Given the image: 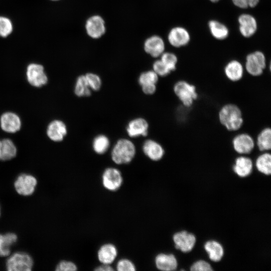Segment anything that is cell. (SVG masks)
Returning <instances> with one entry per match:
<instances>
[{
    "mask_svg": "<svg viewBox=\"0 0 271 271\" xmlns=\"http://www.w3.org/2000/svg\"><path fill=\"white\" fill-rule=\"evenodd\" d=\"M218 117L220 124L229 131L238 130L244 123L241 108L233 103H227L221 106L219 110Z\"/></svg>",
    "mask_w": 271,
    "mask_h": 271,
    "instance_id": "obj_1",
    "label": "cell"
},
{
    "mask_svg": "<svg viewBox=\"0 0 271 271\" xmlns=\"http://www.w3.org/2000/svg\"><path fill=\"white\" fill-rule=\"evenodd\" d=\"M136 148L133 143L129 139L118 140L111 152V158L116 164L122 165L130 163L134 158Z\"/></svg>",
    "mask_w": 271,
    "mask_h": 271,
    "instance_id": "obj_2",
    "label": "cell"
},
{
    "mask_svg": "<svg viewBox=\"0 0 271 271\" xmlns=\"http://www.w3.org/2000/svg\"><path fill=\"white\" fill-rule=\"evenodd\" d=\"M173 90L179 101L186 107L192 106L198 97L196 86L185 80L175 82Z\"/></svg>",
    "mask_w": 271,
    "mask_h": 271,
    "instance_id": "obj_3",
    "label": "cell"
},
{
    "mask_svg": "<svg viewBox=\"0 0 271 271\" xmlns=\"http://www.w3.org/2000/svg\"><path fill=\"white\" fill-rule=\"evenodd\" d=\"M6 265L8 271H30L33 267L34 261L28 253L19 251L9 256Z\"/></svg>",
    "mask_w": 271,
    "mask_h": 271,
    "instance_id": "obj_4",
    "label": "cell"
},
{
    "mask_svg": "<svg viewBox=\"0 0 271 271\" xmlns=\"http://www.w3.org/2000/svg\"><path fill=\"white\" fill-rule=\"evenodd\" d=\"M266 66V58L263 52L256 51L247 55L244 68L251 76L258 77L261 75Z\"/></svg>",
    "mask_w": 271,
    "mask_h": 271,
    "instance_id": "obj_5",
    "label": "cell"
},
{
    "mask_svg": "<svg viewBox=\"0 0 271 271\" xmlns=\"http://www.w3.org/2000/svg\"><path fill=\"white\" fill-rule=\"evenodd\" d=\"M231 146L236 153L244 155L250 154L253 150L255 142L251 135L247 132H242L232 138Z\"/></svg>",
    "mask_w": 271,
    "mask_h": 271,
    "instance_id": "obj_6",
    "label": "cell"
},
{
    "mask_svg": "<svg viewBox=\"0 0 271 271\" xmlns=\"http://www.w3.org/2000/svg\"><path fill=\"white\" fill-rule=\"evenodd\" d=\"M85 29L87 35L93 39L101 38L106 33V28L104 19L99 15L89 17L86 21Z\"/></svg>",
    "mask_w": 271,
    "mask_h": 271,
    "instance_id": "obj_7",
    "label": "cell"
},
{
    "mask_svg": "<svg viewBox=\"0 0 271 271\" xmlns=\"http://www.w3.org/2000/svg\"><path fill=\"white\" fill-rule=\"evenodd\" d=\"M37 183V180L34 176L22 174L15 180L14 187L18 194L28 196L34 193Z\"/></svg>",
    "mask_w": 271,
    "mask_h": 271,
    "instance_id": "obj_8",
    "label": "cell"
},
{
    "mask_svg": "<svg viewBox=\"0 0 271 271\" xmlns=\"http://www.w3.org/2000/svg\"><path fill=\"white\" fill-rule=\"evenodd\" d=\"M122 182V176L118 169L108 167L103 171L102 175V183L106 189L110 191H115L121 187Z\"/></svg>",
    "mask_w": 271,
    "mask_h": 271,
    "instance_id": "obj_9",
    "label": "cell"
},
{
    "mask_svg": "<svg viewBox=\"0 0 271 271\" xmlns=\"http://www.w3.org/2000/svg\"><path fill=\"white\" fill-rule=\"evenodd\" d=\"M27 77L29 83L33 86L41 87L47 82V77L42 65L31 63L27 68Z\"/></svg>",
    "mask_w": 271,
    "mask_h": 271,
    "instance_id": "obj_10",
    "label": "cell"
},
{
    "mask_svg": "<svg viewBox=\"0 0 271 271\" xmlns=\"http://www.w3.org/2000/svg\"><path fill=\"white\" fill-rule=\"evenodd\" d=\"M169 43L174 47L180 48L187 45L191 39L188 30L181 26L171 29L168 34Z\"/></svg>",
    "mask_w": 271,
    "mask_h": 271,
    "instance_id": "obj_11",
    "label": "cell"
},
{
    "mask_svg": "<svg viewBox=\"0 0 271 271\" xmlns=\"http://www.w3.org/2000/svg\"><path fill=\"white\" fill-rule=\"evenodd\" d=\"M145 52L153 58H158L165 51V43L160 36L154 35L147 38L144 43Z\"/></svg>",
    "mask_w": 271,
    "mask_h": 271,
    "instance_id": "obj_12",
    "label": "cell"
},
{
    "mask_svg": "<svg viewBox=\"0 0 271 271\" xmlns=\"http://www.w3.org/2000/svg\"><path fill=\"white\" fill-rule=\"evenodd\" d=\"M239 31L245 38H250L255 34L257 30L256 19L249 14H242L238 18Z\"/></svg>",
    "mask_w": 271,
    "mask_h": 271,
    "instance_id": "obj_13",
    "label": "cell"
},
{
    "mask_svg": "<svg viewBox=\"0 0 271 271\" xmlns=\"http://www.w3.org/2000/svg\"><path fill=\"white\" fill-rule=\"evenodd\" d=\"M175 247L183 252L190 251L194 247L196 242V237L193 233L186 231L176 233L173 236Z\"/></svg>",
    "mask_w": 271,
    "mask_h": 271,
    "instance_id": "obj_14",
    "label": "cell"
},
{
    "mask_svg": "<svg viewBox=\"0 0 271 271\" xmlns=\"http://www.w3.org/2000/svg\"><path fill=\"white\" fill-rule=\"evenodd\" d=\"M149 125L144 118L138 117L131 120L126 126V132L130 138L146 137L148 134Z\"/></svg>",
    "mask_w": 271,
    "mask_h": 271,
    "instance_id": "obj_15",
    "label": "cell"
},
{
    "mask_svg": "<svg viewBox=\"0 0 271 271\" xmlns=\"http://www.w3.org/2000/svg\"><path fill=\"white\" fill-rule=\"evenodd\" d=\"M142 149L144 154L154 161L160 160L165 154L163 147L159 143L152 139L146 140L143 143Z\"/></svg>",
    "mask_w": 271,
    "mask_h": 271,
    "instance_id": "obj_16",
    "label": "cell"
},
{
    "mask_svg": "<svg viewBox=\"0 0 271 271\" xmlns=\"http://www.w3.org/2000/svg\"><path fill=\"white\" fill-rule=\"evenodd\" d=\"M244 68L242 63L238 60H232L225 66L224 73L227 79L232 82L240 81L244 75Z\"/></svg>",
    "mask_w": 271,
    "mask_h": 271,
    "instance_id": "obj_17",
    "label": "cell"
},
{
    "mask_svg": "<svg viewBox=\"0 0 271 271\" xmlns=\"http://www.w3.org/2000/svg\"><path fill=\"white\" fill-rule=\"evenodd\" d=\"M2 128L8 132L14 133L18 131L21 127V123L19 117L12 112L4 113L1 117Z\"/></svg>",
    "mask_w": 271,
    "mask_h": 271,
    "instance_id": "obj_18",
    "label": "cell"
},
{
    "mask_svg": "<svg viewBox=\"0 0 271 271\" xmlns=\"http://www.w3.org/2000/svg\"><path fill=\"white\" fill-rule=\"evenodd\" d=\"M155 262L157 268L163 271L174 270L178 266L177 260L173 254L160 253L156 256Z\"/></svg>",
    "mask_w": 271,
    "mask_h": 271,
    "instance_id": "obj_19",
    "label": "cell"
},
{
    "mask_svg": "<svg viewBox=\"0 0 271 271\" xmlns=\"http://www.w3.org/2000/svg\"><path fill=\"white\" fill-rule=\"evenodd\" d=\"M117 255V249L116 246L110 243L101 245L97 251V258L99 261L103 264H110Z\"/></svg>",
    "mask_w": 271,
    "mask_h": 271,
    "instance_id": "obj_20",
    "label": "cell"
},
{
    "mask_svg": "<svg viewBox=\"0 0 271 271\" xmlns=\"http://www.w3.org/2000/svg\"><path fill=\"white\" fill-rule=\"evenodd\" d=\"M67 132L65 124L62 121L55 120L48 125L47 133L48 137L55 142L63 140Z\"/></svg>",
    "mask_w": 271,
    "mask_h": 271,
    "instance_id": "obj_21",
    "label": "cell"
},
{
    "mask_svg": "<svg viewBox=\"0 0 271 271\" xmlns=\"http://www.w3.org/2000/svg\"><path fill=\"white\" fill-rule=\"evenodd\" d=\"M253 163L251 159L244 156H240L235 160L233 170L239 177H245L252 172Z\"/></svg>",
    "mask_w": 271,
    "mask_h": 271,
    "instance_id": "obj_22",
    "label": "cell"
},
{
    "mask_svg": "<svg viewBox=\"0 0 271 271\" xmlns=\"http://www.w3.org/2000/svg\"><path fill=\"white\" fill-rule=\"evenodd\" d=\"M255 146L260 152H267L271 149V129L264 127L261 129L256 136Z\"/></svg>",
    "mask_w": 271,
    "mask_h": 271,
    "instance_id": "obj_23",
    "label": "cell"
},
{
    "mask_svg": "<svg viewBox=\"0 0 271 271\" xmlns=\"http://www.w3.org/2000/svg\"><path fill=\"white\" fill-rule=\"evenodd\" d=\"M18 236L13 232L0 234V256L6 257L11 253V247L16 243Z\"/></svg>",
    "mask_w": 271,
    "mask_h": 271,
    "instance_id": "obj_24",
    "label": "cell"
},
{
    "mask_svg": "<svg viewBox=\"0 0 271 271\" xmlns=\"http://www.w3.org/2000/svg\"><path fill=\"white\" fill-rule=\"evenodd\" d=\"M208 28L211 34L216 39L223 40L226 39L229 35L228 28L218 21H210L208 22Z\"/></svg>",
    "mask_w": 271,
    "mask_h": 271,
    "instance_id": "obj_25",
    "label": "cell"
},
{
    "mask_svg": "<svg viewBox=\"0 0 271 271\" xmlns=\"http://www.w3.org/2000/svg\"><path fill=\"white\" fill-rule=\"evenodd\" d=\"M204 248L209 254V257L213 261H220L224 254L222 246L217 241L210 240L206 242Z\"/></svg>",
    "mask_w": 271,
    "mask_h": 271,
    "instance_id": "obj_26",
    "label": "cell"
},
{
    "mask_svg": "<svg viewBox=\"0 0 271 271\" xmlns=\"http://www.w3.org/2000/svg\"><path fill=\"white\" fill-rule=\"evenodd\" d=\"M17 154V149L9 139L0 141V160L7 161L14 158Z\"/></svg>",
    "mask_w": 271,
    "mask_h": 271,
    "instance_id": "obj_27",
    "label": "cell"
},
{
    "mask_svg": "<svg viewBox=\"0 0 271 271\" xmlns=\"http://www.w3.org/2000/svg\"><path fill=\"white\" fill-rule=\"evenodd\" d=\"M255 167L260 173L269 175L271 174V155L264 152L259 155L255 161Z\"/></svg>",
    "mask_w": 271,
    "mask_h": 271,
    "instance_id": "obj_28",
    "label": "cell"
},
{
    "mask_svg": "<svg viewBox=\"0 0 271 271\" xmlns=\"http://www.w3.org/2000/svg\"><path fill=\"white\" fill-rule=\"evenodd\" d=\"M92 149L94 152L98 155L106 153L110 147L109 138L104 134L96 136L92 142Z\"/></svg>",
    "mask_w": 271,
    "mask_h": 271,
    "instance_id": "obj_29",
    "label": "cell"
},
{
    "mask_svg": "<svg viewBox=\"0 0 271 271\" xmlns=\"http://www.w3.org/2000/svg\"><path fill=\"white\" fill-rule=\"evenodd\" d=\"M91 91L85 75H81L78 76L75 85V94L78 97H87L91 95Z\"/></svg>",
    "mask_w": 271,
    "mask_h": 271,
    "instance_id": "obj_30",
    "label": "cell"
},
{
    "mask_svg": "<svg viewBox=\"0 0 271 271\" xmlns=\"http://www.w3.org/2000/svg\"><path fill=\"white\" fill-rule=\"evenodd\" d=\"M159 76L153 70H148L142 72L139 76L138 82L141 86L148 84H157L159 81Z\"/></svg>",
    "mask_w": 271,
    "mask_h": 271,
    "instance_id": "obj_31",
    "label": "cell"
},
{
    "mask_svg": "<svg viewBox=\"0 0 271 271\" xmlns=\"http://www.w3.org/2000/svg\"><path fill=\"white\" fill-rule=\"evenodd\" d=\"M160 57V59L171 72L176 70L178 60L174 53L165 51Z\"/></svg>",
    "mask_w": 271,
    "mask_h": 271,
    "instance_id": "obj_32",
    "label": "cell"
},
{
    "mask_svg": "<svg viewBox=\"0 0 271 271\" xmlns=\"http://www.w3.org/2000/svg\"><path fill=\"white\" fill-rule=\"evenodd\" d=\"M84 75L91 90L98 91L100 89L102 85V80L98 75L94 73L89 72Z\"/></svg>",
    "mask_w": 271,
    "mask_h": 271,
    "instance_id": "obj_33",
    "label": "cell"
},
{
    "mask_svg": "<svg viewBox=\"0 0 271 271\" xmlns=\"http://www.w3.org/2000/svg\"><path fill=\"white\" fill-rule=\"evenodd\" d=\"M13 30V26L11 20L6 17L0 16V37H8Z\"/></svg>",
    "mask_w": 271,
    "mask_h": 271,
    "instance_id": "obj_34",
    "label": "cell"
},
{
    "mask_svg": "<svg viewBox=\"0 0 271 271\" xmlns=\"http://www.w3.org/2000/svg\"><path fill=\"white\" fill-rule=\"evenodd\" d=\"M152 67L153 70L160 77H165L171 72L160 59L155 61Z\"/></svg>",
    "mask_w": 271,
    "mask_h": 271,
    "instance_id": "obj_35",
    "label": "cell"
},
{
    "mask_svg": "<svg viewBox=\"0 0 271 271\" xmlns=\"http://www.w3.org/2000/svg\"><path fill=\"white\" fill-rule=\"evenodd\" d=\"M116 268L118 271H134L136 269L134 263L127 258L119 259L116 264Z\"/></svg>",
    "mask_w": 271,
    "mask_h": 271,
    "instance_id": "obj_36",
    "label": "cell"
},
{
    "mask_svg": "<svg viewBox=\"0 0 271 271\" xmlns=\"http://www.w3.org/2000/svg\"><path fill=\"white\" fill-rule=\"evenodd\" d=\"M77 269L76 265L73 262L68 260L60 261L56 266V271H75Z\"/></svg>",
    "mask_w": 271,
    "mask_h": 271,
    "instance_id": "obj_37",
    "label": "cell"
},
{
    "mask_svg": "<svg viewBox=\"0 0 271 271\" xmlns=\"http://www.w3.org/2000/svg\"><path fill=\"white\" fill-rule=\"evenodd\" d=\"M191 271H212L210 264L205 260H199L193 263L190 267Z\"/></svg>",
    "mask_w": 271,
    "mask_h": 271,
    "instance_id": "obj_38",
    "label": "cell"
},
{
    "mask_svg": "<svg viewBox=\"0 0 271 271\" xmlns=\"http://www.w3.org/2000/svg\"><path fill=\"white\" fill-rule=\"evenodd\" d=\"M143 92L147 95H152L157 90V84H148L141 86Z\"/></svg>",
    "mask_w": 271,
    "mask_h": 271,
    "instance_id": "obj_39",
    "label": "cell"
},
{
    "mask_svg": "<svg viewBox=\"0 0 271 271\" xmlns=\"http://www.w3.org/2000/svg\"><path fill=\"white\" fill-rule=\"evenodd\" d=\"M233 5L240 9H246L248 8L247 0H231Z\"/></svg>",
    "mask_w": 271,
    "mask_h": 271,
    "instance_id": "obj_40",
    "label": "cell"
},
{
    "mask_svg": "<svg viewBox=\"0 0 271 271\" xmlns=\"http://www.w3.org/2000/svg\"><path fill=\"white\" fill-rule=\"evenodd\" d=\"M94 270L96 271H113L114 268L110 264L102 263L101 265L96 267Z\"/></svg>",
    "mask_w": 271,
    "mask_h": 271,
    "instance_id": "obj_41",
    "label": "cell"
},
{
    "mask_svg": "<svg viewBox=\"0 0 271 271\" xmlns=\"http://www.w3.org/2000/svg\"><path fill=\"white\" fill-rule=\"evenodd\" d=\"M259 2V0H247L248 7L254 8L258 5Z\"/></svg>",
    "mask_w": 271,
    "mask_h": 271,
    "instance_id": "obj_42",
    "label": "cell"
},
{
    "mask_svg": "<svg viewBox=\"0 0 271 271\" xmlns=\"http://www.w3.org/2000/svg\"><path fill=\"white\" fill-rule=\"evenodd\" d=\"M209 1L212 3H217V2H218L220 0H209Z\"/></svg>",
    "mask_w": 271,
    "mask_h": 271,
    "instance_id": "obj_43",
    "label": "cell"
},
{
    "mask_svg": "<svg viewBox=\"0 0 271 271\" xmlns=\"http://www.w3.org/2000/svg\"><path fill=\"white\" fill-rule=\"evenodd\" d=\"M52 1H60V0H51Z\"/></svg>",
    "mask_w": 271,
    "mask_h": 271,
    "instance_id": "obj_44",
    "label": "cell"
},
{
    "mask_svg": "<svg viewBox=\"0 0 271 271\" xmlns=\"http://www.w3.org/2000/svg\"><path fill=\"white\" fill-rule=\"evenodd\" d=\"M0 215H1V209H0Z\"/></svg>",
    "mask_w": 271,
    "mask_h": 271,
    "instance_id": "obj_45",
    "label": "cell"
}]
</instances>
